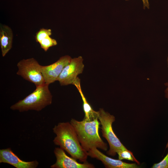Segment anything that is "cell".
I'll use <instances>...</instances> for the list:
<instances>
[{"label": "cell", "instance_id": "obj_1", "mask_svg": "<svg viewBox=\"0 0 168 168\" xmlns=\"http://www.w3.org/2000/svg\"><path fill=\"white\" fill-rule=\"evenodd\" d=\"M56 136L53 142L80 162L87 161V152L82 147L75 130L70 122L59 123L53 128Z\"/></svg>", "mask_w": 168, "mask_h": 168}, {"label": "cell", "instance_id": "obj_2", "mask_svg": "<svg viewBox=\"0 0 168 168\" xmlns=\"http://www.w3.org/2000/svg\"><path fill=\"white\" fill-rule=\"evenodd\" d=\"M70 122L75 130L81 146L87 152L94 148L107 151V145L99 134L100 123L98 118L90 121L83 119L79 121L72 119Z\"/></svg>", "mask_w": 168, "mask_h": 168}, {"label": "cell", "instance_id": "obj_3", "mask_svg": "<svg viewBox=\"0 0 168 168\" xmlns=\"http://www.w3.org/2000/svg\"><path fill=\"white\" fill-rule=\"evenodd\" d=\"M49 86L45 83L36 86L35 89L32 93L12 105L10 109L20 112L30 110H41L52 103V96Z\"/></svg>", "mask_w": 168, "mask_h": 168}, {"label": "cell", "instance_id": "obj_4", "mask_svg": "<svg viewBox=\"0 0 168 168\" xmlns=\"http://www.w3.org/2000/svg\"><path fill=\"white\" fill-rule=\"evenodd\" d=\"M98 112V118L101 125L102 136L107 140L110 147L107 154L109 156H114L119 151L128 149L113 130L112 125L115 120L114 116L102 108L100 109Z\"/></svg>", "mask_w": 168, "mask_h": 168}, {"label": "cell", "instance_id": "obj_5", "mask_svg": "<svg viewBox=\"0 0 168 168\" xmlns=\"http://www.w3.org/2000/svg\"><path fill=\"white\" fill-rule=\"evenodd\" d=\"M17 75L34 83L36 86L45 83L41 71V65L34 58L23 59L17 63Z\"/></svg>", "mask_w": 168, "mask_h": 168}, {"label": "cell", "instance_id": "obj_6", "mask_svg": "<svg viewBox=\"0 0 168 168\" xmlns=\"http://www.w3.org/2000/svg\"><path fill=\"white\" fill-rule=\"evenodd\" d=\"M83 60L81 56L71 58L64 68L57 79L61 86L73 84L78 75L82 73L83 71L84 65Z\"/></svg>", "mask_w": 168, "mask_h": 168}, {"label": "cell", "instance_id": "obj_7", "mask_svg": "<svg viewBox=\"0 0 168 168\" xmlns=\"http://www.w3.org/2000/svg\"><path fill=\"white\" fill-rule=\"evenodd\" d=\"M71 58L70 56L66 55L50 65L41 66V72L45 83L49 85L57 81L63 68Z\"/></svg>", "mask_w": 168, "mask_h": 168}, {"label": "cell", "instance_id": "obj_8", "mask_svg": "<svg viewBox=\"0 0 168 168\" xmlns=\"http://www.w3.org/2000/svg\"><path fill=\"white\" fill-rule=\"evenodd\" d=\"M63 149L60 147H56L54 153L56 158V161L50 166L51 168H94V166L87 161L81 163L76 160L67 156Z\"/></svg>", "mask_w": 168, "mask_h": 168}, {"label": "cell", "instance_id": "obj_9", "mask_svg": "<svg viewBox=\"0 0 168 168\" xmlns=\"http://www.w3.org/2000/svg\"><path fill=\"white\" fill-rule=\"evenodd\" d=\"M88 156L101 161L106 168H139L135 163H128L119 159L110 157L103 153L98 148H94L87 152Z\"/></svg>", "mask_w": 168, "mask_h": 168}, {"label": "cell", "instance_id": "obj_10", "mask_svg": "<svg viewBox=\"0 0 168 168\" xmlns=\"http://www.w3.org/2000/svg\"><path fill=\"white\" fill-rule=\"evenodd\" d=\"M0 163H7L16 168H36L39 165L36 160L30 161L22 160L10 148L0 150Z\"/></svg>", "mask_w": 168, "mask_h": 168}, {"label": "cell", "instance_id": "obj_11", "mask_svg": "<svg viewBox=\"0 0 168 168\" xmlns=\"http://www.w3.org/2000/svg\"><path fill=\"white\" fill-rule=\"evenodd\" d=\"M13 33L9 26L2 24L0 25V45L1 53L4 57L11 49Z\"/></svg>", "mask_w": 168, "mask_h": 168}, {"label": "cell", "instance_id": "obj_12", "mask_svg": "<svg viewBox=\"0 0 168 168\" xmlns=\"http://www.w3.org/2000/svg\"><path fill=\"white\" fill-rule=\"evenodd\" d=\"M73 85L77 88L82 99L83 108L85 114L83 119L90 121L98 118V112L94 110L87 102L82 91L80 84V80L78 77L73 82Z\"/></svg>", "mask_w": 168, "mask_h": 168}, {"label": "cell", "instance_id": "obj_13", "mask_svg": "<svg viewBox=\"0 0 168 168\" xmlns=\"http://www.w3.org/2000/svg\"><path fill=\"white\" fill-rule=\"evenodd\" d=\"M117 154L118 155V159L120 160H126L135 162L138 164H140L139 162L135 157L132 152L128 149L119 151Z\"/></svg>", "mask_w": 168, "mask_h": 168}, {"label": "cell", "instance_id": "obj_14", "mask_svg": "<svg viewBox=\"0 0 168 168\" xmlns=\"http://www.w3.org/2000/svg\"><path fill=\"white\" fill-rule=\"evenodd\" d=\"M39 43L41 48L45 52H46L50 47L55 46L57 44L56 40L50 36L43 39Z\"/></svg>", "mask_w": 168, "mask_h": 168}, {"label": "cell", "instance_id": "obj_15", "mask_svg": "<svg viewBox=\"0 0 168 168\" xmlns=\"http://www.w3.org/2000/svg\"><path fill=\"white\" fill-rule=\"evenodd\" d=\"M51 34L52 31L50 29L41 28L36 34V41L39 43L42 40L48 36H50Z\"/></svg>", "mask_w": 168, "mask_h": 168}, {"label": "cell", "instance_id": "obj_16", "mask_svg": "<svg viewBox=\"0 0 168 168\" xmlns=\"http://www.w3.org/2000/svg\"><path fill=\"white\" fill-rule=\"evenodd\" d=\"M168 153L164 158L160 162L154 164L152 168H168Z\"/></svg>", "mask_w": 168, "mask_h": 168}, {"label": "cell", "instance_id": "obj_17", "mask_svg": "<svg viewBox=\"0 0 168 168\" xmlns=\"http://www.w3.org/2000/svg\"><path fill=\"white\" fill-rule=\"evenodd\" d=\"M128 1L129 0H125ZM143 5V9H145V7H147L148 9L149 8V4L148 2V0H142Z\"/></svg>", "mask_w": 168, "mask_h": 168}, {"label": "cell", "instance_id": "obj_18", "mask_svg": "<svg viewBox=\"0 0 168 168\" xmlns=\"http://www.w3.org/2000/svg\"><path fill=\"white\" fill-rule=\"evenodd\" d=\"M165 97L168 99V88L166 87L165 91ZM168 147V141L166 144V148Z\"/></svg>", "mask_w": 168, "mask_h": 168}, {"label": "cell", "instance_id": "obj_19", "mask_svg": "<svg viewBox=\"0 0 168 168\" xmlns=\"http://www.w3.org/2000/svg\"><path fill=\"white\" fill-rule=\"evenodd\" d=\"M164 85L167 87H168V81L164 84Z\"/></svg>", "mask_w": 168, "mask_h": 168}, {"label": "cell", "instance_id": "obj_20", "mask_svg": "<svg viewBox=\"0 0 168 168\" xmlns=\"http://www.w3.org/2000/svg\"><path fill=\"white\" fill-rule=\"evenodd\" d=\"M167 67L168 68V57H167Z\"/></svg>", "mask_w": 168, "mask_h": 168}, {"label": "cell", "instance_id": "obj_21", "mask_svg": "<svg viewBox=\"0 0 168 168\" xmlns=\"http://www.w3.org/2000/svg\"><path fill=\"white\" fill-rule=\"evenodd\" d=\"M167 88H168V87H167Z\"/></svg>", "mask_w": 168, "mask_h": 168}]
</instances>
